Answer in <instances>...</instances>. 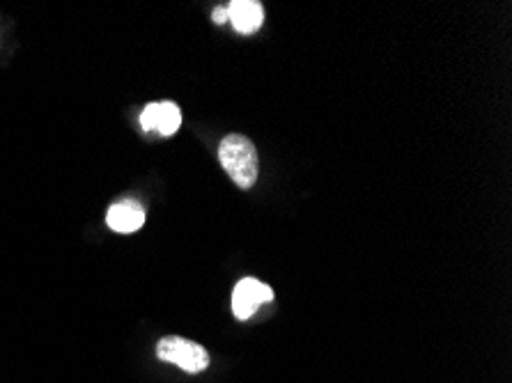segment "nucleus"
Returning <instances> with one entry per match:
<instances>
[{"label":"nucleus","instance_id":"1","mask_svg":"<svg viewBox=\"0 0 512 383\" xmlns=\"http://www.w3.org/2000/svg\"><path fill=\"white\" fill-rule=\"evenodd\" d=\"M219 161L239 189L248 191L258 179V152H255V145L246 136L230 134L223 138L219 147Z\"/></svg>","mask_w":512,"mask_h":383},{"label":"nucleus","instance_id":"2","mask_svg":"<svg viewBox=\"0 0 512 383\" xmlns=\"http://www.w3.org/2000/svg\"><path fill=\"white\" fill-rule=\"evenodd\" d=\"M157 356L161 361L182 367V370L189 374L203 372L209 365V354L205 351V347H200L198 342L175 338V335L159 340Z\"/></svg>","mask_w":512,"mask_h":383},{"label":"nucleus","instance_id":"3","mask_svg":"<svg viewBox=\"0 0 512 383\" xmlns=\"http://www.w3.org/2000/svg\"><path fill=\"white\" fill-rule=\"evenodd\" d=\"M269 301H274V289L255 278H244L239 280L235 292H232V312L244 322V319L251 317L255 310Z\"/></svg>","mask_w":512,"mask_h":383},{"label":"nucleus","instance_id":"4","mask_svg":"<svg viewBox=\"0 0 512 383\" xmlns=\"http://www.w3.org/2000/svg\"><path fill=\"white\" fill-rule=\"evenodd\" d=\"M182 124L180 108L170 101H161V104L145 106L141 115V127L145 131H159L161 136H173Z\"/></svg>","mask_w":512,"mask_h":383},{"label":"nucleus","instance_id":"5","mask_svg":"<svg viewBox=\"0 0 512 383\" xmlns=\"http://www.w3.org/2000/svg\"><path fill=\"white\" fill-rule=\"evenodd\" d=\"M106 223L113 232H120V234L138 232L145 223V211L136 200H120L108 209Z\"/></svg>","mask_w":512,"mask_h":383},{"label":"nucleus","instance_id":"6","mask_svg":"<svg viewBox=\"0 0 512 383\" xmlns=\"http://www.w3.org/2000/svg\"><path fill=\"white\" fill-rule=\"evenodd\" d=\"M228 21L235 26L237 33L251 35L265 21V10L255 0H235L228 5Z\"/></svg>","mask_w":512,"mask_h":383},{"label":"nucleus","instance_id":"7","mask_svg":"<svg viewBox=\"0 0 512 383\" xmlns=\"http://www.w3.org/2000/svg\"><path fill=\"white\" fill-rule=\"evenodd\" d=\"M212 19H214V23L223 26V23L228 21V7H216V10L212 12Z\"/></svg>","mask_w":512,"mask_h":383}]
</instances>
